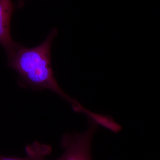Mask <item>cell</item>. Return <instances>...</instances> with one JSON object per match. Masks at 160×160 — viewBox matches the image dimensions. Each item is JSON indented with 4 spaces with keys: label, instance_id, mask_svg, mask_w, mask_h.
I'll return each instance as SVG.
<instances>
[{
    "label": "cell",
    "instance_id": "obj_1",
    "mask_svg": "<svg viewBox=\"0 0 160 160\" xmlns=\"http://www.w3.org/2000/svg\"><path fill=\"white\" fill-rule=\"evenodd\" d=\"M58 32L57 29L53 28L46 39L34 48L21 46L9 59V66L18 74L20 86L36 91L48 89L69 102L72 107L78 102L62 90L52 68V44Z\"/></svg>",
    "mask_w": 160,
    "mask_h": 160
},
{
    "label": "cell",
    "instance_id": "obj_2",
    "mask_svg": "<svg viewBox=\"0 0 160 160\" xmlns=\"http://www.w3.org/2000/svg\"><path fill=\"white\" fill-rule=\"evenodd\" d=\"M89 123V128L84 132H66L63 135L61 145L64 149V152L53 160H92V141L98 126L90 120Z\"/></svg>",
    "mask_w": 160,
    "mask_h": 160
},
{
    "label": "cell",
    "instance_id": "obj_3",
    "mask_svg": "<svg viewBox=\"0 0 160 160\" xmlns=\"http://www.w3.org/2000/svg\"><path fill=\"white\" fill-rule=\"evenodd\" d=\"M14 11L12 0H0V44L6 51L8 59L21 46L12 40L10 34V22Z\"/></svg>",
    "mask_w": 160,
    "mask_h": 160
},
{
    "label": "cell",
    "instance_id": "obj_4",
    "mask_svg": "<svg viewBox=\"0 0 160 160\" xmlns=\"http://www.w3.org/2000/svg\"><path fill=\"white\" fill-rule=\"evenodd\" d=\"M25 150L26 157L6 156L0 155V160H46V157L51 153L52 148L49 145L35 141L32 145L26 146Z\"/></svg>",
    "mask_w": 160,
    "mask_h": 160
},
{
    "label": "cell",
    "instance_id": "obj_5",
    "mask_svg": "<svg viewBox=\"0 0 160 160\" xmlns=\"http://www.w3.org/2000/svg\"><path fill=\"white\" fill-rule=\"evenodd\" d=\"M78 112H82L86 114L89 120L93 121L98 126L99 125L112 132H118L122 129V127L119 124L108 116L94 113L82 106L80 107Z\"/></svg>",
    "mask_w": 160,
    "mask_h": 160
},
{
    "label": "cell",
    "instance_id": "obj_6",
    "mask_svg": "<svg viewBox=\"0 0 160 160\" xmlns=\"http://www.w3.org/2000/svg\"><path fill=\"white\" fill-rule=\"evenodd\" d=\"M24 0H18V6L20 8H22L24 4Z\"/></svg>",
    "mask_w": 160,
    "mask_h": 160
}]
</instances>
